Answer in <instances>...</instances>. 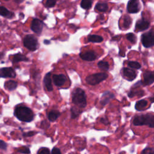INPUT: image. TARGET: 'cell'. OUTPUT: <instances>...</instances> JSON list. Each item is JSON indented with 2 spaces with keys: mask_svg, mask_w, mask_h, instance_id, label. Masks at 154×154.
Here are the masks:
<instances>
[{
  "mask_svg": "<svg viewBox=\"0 0 154 154\" xmlns=\"http://www.w3.org/2000/svg\"><path fill=\"white\" fill-rule=\"evenodd\" d=\"M14 116L20 121L25 122H31L34 119V113L32 110L26 106H18L14 112Z\"/></svg>",
  "mask_w": 154,
  "mask_h": 154,
  "instance_id": "1",
  "label": "cell"
},
{
  "mask_svg": "<svg viewBox=\"0 0 154 154\" xmlns=\"http://www.w3.org/2000/svg\"><path fill=\"white\" fill-rule=\"evenodd\" d=\"M133 124L135 126L147 125L150 128H154V115L147 113L137 116L134 119Z\"/></svg>",
  "mask_w": 154,
  "mask_h": 154,
  "instance_id": "2",
  "label": "cell"
},
{
  "mask_svg": "<svg viewBox=\"0 0 154 154\" xmlns=\"http://www.w3.org/2000/svg\"><path fill=\"white\" fill-rule=\"evenodd\" d=\"M72 102L79 108H83L86 106V95L82 89L76 88L74 90L72 94Z\"/></svg>",
  "mask_w": 154,
  "mask_h": 154,
  "instance_id": "3",
  "label": "cell"
},
{
  "mask_svg": "<svg viewBox=\"0 0 154 154\" xmlns=\"http://www.w3.org/2000/svg\"><path fill=\"white\" fill-rule=\"evenodd\" d=\"M108 78L106 73H96L88 75L86 77L85 81L87 83L90 85H96Z\"/></svg>",
  "mask_w": 154,
  "mask_h": 154,
  "instance_id": "4",
  "label": "cell"
},
{
  "mask_svg": "<svg viewBox=\"0 0 154 154\" xmlns=\"http://www.w3.org/2000/svg\"><path fill=\"white\" fill-rule=\"evenodd\" d=\"M23 45L31 51H35L38 48V42L32 35H27L23 39Z\"/></svg>",
  "mask_w": 154,
  "mask_h": 154,
  "instance_id": "5",
  "label": "cell"
},
{
  "mask_svg": "<svg viewBox=\"0 0 154 154\" xmlns=\"http://www.w3.org/2000/svg\"><path fill=\"white\" fill-rule=\"evenodd\" d=\"M141 42L145 48H150L154 46V32L150 31L141 35Z\"/></svg>",
  "mask_w": 154,
  "mask_h": 154,
  "instance_id": "6",
  "label": "cell"
},
{
  "mask_svg": "<svg viewBox=\"0 0 154 154\" xmlns=\"http://www.w3.org/2000/svg\"><path fill=\"white\" fill-rule=\"evenodd\" d=\"M140 5L138 0H129L127 10L129 13H136L140 11Z\"/></svg>",
  "mask_w": 154,
  "mask_h": 154,
  "instance_id": "7",
  "label": "cell"
},
{
  "mask_svg": "<svg viewBox=\"0 0 154 154\" xmlns=\"http://www.w3.org/2000/svg\"><path fill=\"white\" fill-rule=\"evenodd\" d=\"M1 78H15L16 72L11 67H3L0 69Z\"/></svg>",
  "mask_w": 154,
  "mask_h": 154,
  "instance_id": "8",
  "label": "cell"
},
{
  "mask_svg": "<svg viewBox=\"0 0 154 154\" xmlns=\"http://www.w3.org/2000/svg\"><path fill=\"white\" fill-rule=\"evenodd\" d=\"M43 22L37 19H34L32 21L31 28L32 31L34 32L40 34L42 31L43 29Z\"/></svg>",
  "mask_w": 154,
  "mask_h": 154,
  "instance_id": "9",
  "label": "cell"
},
{
  "mask_svg": "<svg viewBox=\"0 0 154 154\" xmlns=\"http://www.w3.org/2000/svg\"><path fill=\"white\" fill-rule=\"evenodd\" d=\"M154 82V71H146L143 73V84L149 85Z\"/></svg>",
  "mask_w": 154,
  "mask_h": 154,
  "instance_id": "10",
  "label": "cell"
},
{
  "mask_svg": "<svg viewBox=\"0 0 154 154\" xmlns=\"http://www.w3.org/2000/svg\"><path fill=\"white\" fill-rule=\"evenodd\" d=\"M123 74L125 78L130 81L134 80L137 77V73L135 71L128 67H124L123 69Z\"/></svg>",
  "mask_w": 154,
  "mask_h": 154,
  "instance_id": "11",
  "label": "cell"
},
{
  "mask_svg": "<svg viewBox=\"0 0 154 154\" xmlns=\"http://www.w3.org/2000/svg\"><path fill=\"white\" fill-rule=\"evenodd\" d=\"M52 79L54 84L58 87L62 86L66 81V77L63 74L54 75Z\"/></svg>",
  "mask_w": 154,
  "mask_h": 154,
  "instance_id": "12",
  "label": "cell"
},
{
  "mask_svg": "<svg viewBox=\"0 0 154 154\" xmlns=\"http://www.w3.org/2000/svg\"><path fill=\"white\" fill-rule=\"evenodd\" d=\"M79 56L82 60L88 61H93L96 58V55L93 51H87L84 52H81L79 54Z\"/></svg>",
  "mask_w": 154,
  "mask_h": 154,
  "instance_id": "13",
  "label": "cell"
},
{
  "mask_svg": "<svg viewBox=\"0 0 154 154\" xmlns=\"http://www.w3.org/2000/svg\"><path fill=\"white\" fill-rule=\"evenodd\" d=\"M149 26V22L144 19H140L138 20L135 25V29L138 31H144L147 29Z\"/></svg>",
  "mask_w": 154,
  "mask_h": 154,
  "instance_id": "14",
  "label": "cell"
},
{
  "mask_svg": "<svg viewBox=\"0 0 154 154\" xmlns=\"http://www.w3.org/2000/svg\"><path fill=\"white\" fill-rule=\"evenodd\" d=\"M44 83L48 91H51L53 90L52 85V81H51V73L49 72L46 74L44 78Z\"/></svg>",
  "mask_w": 154,
  "mask_h": 154,
  "instance_id": "15",
  "label": "cell"
},
{
  "mask_svg": "<svg viewBox=\"0 0 154 154\" xmlns=\"http://www.w3.org/2000/svg\"><path fill=\"white\" fill-rule=\"evenodd\" d=\"M112 97H114L113 93L109 92V91H106L103 93L102 97V99L100 100V103L102 105H105L108 103V102L111 99Z\"/></svg>",
  "mask_w": 154,
  "mask_h": 154,
  "instance_id": "16",
  "label": "cell"
},
{
  "mask_svg": "<svg viewBox=\"0 0 154 154\" xmlns=\"http://www.w3.org/2000/svg\"><path fill=\"white\" fill-rule=\"evenodd\" d=\"M0 15L7 18H11L14 16V14L13 12L8 11L5 7L0 6Z\"/></svg>",
  "mask_w": 154,
  "mask_h": 154,
  "instance_id": "17",
  "label": "cell"
},
{
  "mask_svg": "<svg viewBox=\"0 0 154 154\" xmlns=\"http://www.w3.org/2000/svg\"><path fill=\"white\" fill-rule=\"evenodd\" d=\"M60 115V112L58 111H57V110H52V111H51L48 113V119H49V121L54 122V121H55L58 118Z\"/></svg>",
  "mask_w": 154,
  "mask_h": 154,
  "instance_id": "18",
  "label": "cell"
},
{
  "mask_svg": "<svg viewBox=\"0 0 154 154\" xmlns=\"http://www.w3.org/2000/svg\"><path fill=\"white\" fill-rule=\"evenodd\" d=\"M28 61V58L26 56L20 53L15 54L13 58V63H17L19 61Z\"/></svg>",
  "mask_w": 154,
  "mask_h": 154,
  "instance_id": "19",
  "label": "cell"
},
{
  "mask_svg": "<svg viewBox=\"0 0 154 154\" xmlns=\"http://www.w3.org/2000/svg\"><path fill=\"white\" fill-rule=\"evenodd\" d=\"M17 84L16 81H8L4 84V87L5 88L10 91H13L14 90L16 87H17Z\"/></svg>",
  "mask_w": 154,
  "mask_h": 154,
  "instance_id": "20",
  "label": "cell"
},
{
  "mask_svg": "<svg viewBox=\"0 0 154 154\" xmlns=\"http://www.w3.org/2000/svg\"><path fill=\"white\" fill-rule=\"evenodd\" d=\"M147 105V100L143 99V100H138V102H136L135 108L137 111H141L146 107Z\"/></svg>",
  "mask_w": 154,
  "mask_h": 154,
  "instance_id": "21",
  "label": "cell"
},
{
  "mask_svg": "<svg viewBox=\"0 0 154 154\" xmlns=\"http://www.w3.org/2000/svg\"><path fill=\"white\" fill-rule=\"evenodd\" d=\"M140 96H143L144 95V91L140 89H138L137 88H132V90L128 93V96L129 97H134L137 95H138Z\"/></svg>",
  "mask_w": 154,
  "mask_h": 154,
  "instance_id": "22",
  "label": "cell"
},
{
  "mask_svg": "<svg viewBox=\"0 0 154 154\" xmlns=\"http://www.w3.org/2000/svg\"><path fill=\"white\" fill-rule=\"evenodd\" d=\"M88 40L93 43H100L103 41V38L99 35H90L88 37Z\"/></svg>",
  "mask_w": 154,
  "mask_h": 154,
  "instance_id": "23",
  "label": "cell"
},
{
  "mask_svg": "<svg viewBox=\"0 0 154 154\" xmlns=\"http://www.w3.org/2000/svg\"><path fill=\"white\" fill-rule=\"evenodd\" d=\"M95 8L97 11L103 12V11H106L108 10V6L107 4H106V3L99 2V3L96 4Z\"/></svg>",
  "mask_w": 154,
  "mask_h": 154,
  "instance_id": "24",
  "label": "cell"
},
{
  "mask_svg": "<svg viewBox=\"0 0 154 154\" xmlns=\"http://www.w3.org/2000/svg\"><path fill=\"white\" fill-rule=\"evenodd\" d=\"M132 23V20L131 17L129 16H125L123 17V25L125 28H129L131 26Z\"/></svg>",
  "mask_w": 154,
  "mask_h": 154,
  "instance_id": "25",
  "label": "cell"
},
{
  "mask_svg": "<svg viewBox=\"0 0 154 154\" xmlns=\"http://www.w3.org/2000/svg\"><path fill=\"white\" fill-rule=\"evenodd\" d=\"M92 5V0H82L81 6L82 8L87 10L91 8Z\"/></svg>",
  "mask_w": 154,
  "mask_h": 154,
  "instance_id": "26",
  "label": "cell"
},
{
  "mask_svg": "<svg viewBox=\"0 0 154 154\" xmlns=\"http://www.w3.org/2000/svg\"><path fill=\"white\" fill-rule=\"evenodd\" d=\"M97 66L98 67L102 70H108L109 69V66L108 62L106 61H100L97 63Z\"/></svg>",
  "mask_w": 154,
  "mask_h": 154,
  "instance_id": "27",
  "label": "cell"
},
{
  "mask_svg": "<svg viewBox=\"0 0 154 154\" xmlns=\"http://www.w3.org/2000/svg\"><path fill=\"white\" fill-rule=\"evenodd\" d=\"M128 65L132 68V69H138L141 68V65L139 63L137 62V61H129L128 63Z\"/></svg>",
  "mask_w": 154,
  "mask_h": 154,
  "instance_id": "28",
  "label": "cell"
},
{
  "mask_svg": "<svg viewBox=\"0 0 154 154\" xmlns=\"http://www.w3.org/2000/svg\"><path fill=\"white\" fill-rule=\"evenodd\" d=\"M126 38H127V40H128L129 42H131L132 43H135V42L137 41L136 36L133 33H128L126 35Z\"/></svg>",
  "mask_w": 154,
  "mask_h": 154,
  "instance_id": "29",
  "label": "cell"
},
{
  "mask_svg": "<svg viewBox=\"0 0 154 154\" xmlns=\"http://www.w3.org/2000/svg\"><path fill=\"white\" fill-rule=\"evenodd\" d=\"M71 113H72V118L74 119L76 118V117H78V116L80 114V111L78 109H76V108H73L72 107L71 109Z\"/></svg>",
  "mask_w": 154,
  "mask_h": 154,
  "instance_id": "30",
  "label": "cell"
},
{
  "mask_svg": "<svg viewBox=\"0 0 154 154\" xmlns=\"http://www.w3.org/2000/svg\"><path fill=\"white\" fill-rule=\"evenodd\" d=\"M141 154H154L153 147H146L143 150Z\"/></svg>",
  "mask_w": 154,
  "mask_h": 154,
  "instance_id": "31",
  "label": "cell"
},
{
  "mask_svg": "<svg viewBox=\"0 0 154 154\" xmlns=\"http://www.w3.org/2000/svg\"><path fill=\"white\" fill-rule=\"evenodd\" d=\"M18 152L20 153H25V154H28L30 153V150L29 149L28 147H26V146H23L21 148H20L18 150Z\"/></svg>",
  "mask_w": 154,
  "mask_h": 154,
  "instance_id": "32",
  "label": "cell"
},
{
  "mask_svg": "<svg viewBox=\"0 0 154 154\" xmlns=\"http://www.w3.org/2000/svg\"><path fill=\"white\" fill-rule=\"evenodd\" d=\"M37 154H50V151L47 147H42L38 151Z\"/></svg>",
  "mask_w": 154,
  "mask_h": 154,
  "instance_id": "33",
  "label": "cell"
},
{
  "mask_svg": "<svg viewBox=\"0 0 154 154\" xmlns=\"http://www.w3.org/2000/svg\"><path fill=\"white\" fill-rule=\"evenodd\" d=\"M57 1V0H46V6L48 7H52L55 5Z\"/></svg>",
  "mask_w": 154,
  "mask_h": 154,
  "instance_id": "34",
  "label": "cell"
},
{
  "mask_svg": "<svg viewBox=\"0 0 154 154\" xmlns=\"http://www.w3.org/2000/svg\"><path fill=\"white\" fill-rule=\"evenodd\" d=\"M7 144L2 140H0V149L5 150L7 149Z\"/></svg>",
  "mask_w": 154,
  "mask_h": 154,
  "instance_id": "35",
  "label": "cell"
},
{
  "mask_svg": "<svg viewBox=\"0 0 154 154\" xmlns=\"http://www.w3.org/2000/svg\"><path fill=\"white\" fill-rule=\"evenodd\" d=\"M51 154H61V153L60 150L59 149L56 148V147H54V148L52 150Z\"/></svg>",
  "mask_w": 154,
  "mask_h": 154,
  "instance_id": "36",
  "label": "cell"
},
{
  "mask_svg": "<svg viewBox=\"0 0 154 154\" xmlns=\"http://www.w3.org/2000/svg\"><path fill=\"white\" fill-rule=\"evenodd\" d=\"M49 126V124L46 121H43L41 123L42 128H48Z\"/></svg>",
  "mask_w": 154,
  "mask_h": 154,
  "instance_id": "37",
  "label": "cell"
},
{
  "mask_svg": "<svg viewBox=\"0 0 154 154\" xmlns=\"http://www.w3.org/2000/svg\"><path fill=\"white\" fill-rule=\"evenodd\" d=\"M35 134H36L35 132H34V131H31V132H26V133H25L23 134V136L24 137H31V136H32L34 135Z\"/></svg>",
  "mask_w": 154,
  "mask_h": 154,
  "instance_id": "38",
  "label": "cell"
},
{
  "mask_svg": "<svg viewBox=\"0 0 154 154\" xmlns=\"http://www.w3.org/2000/svg\"><path fill=\"white\" fill-rule=\"evenodd\" d=\"M100 121H101L102 122L104 123L105 124H108V123H109L108 122V120H106V121H105V118H102L101 120H100Z\"/></svg>",
  "mask_w": 154,
  "mask_h": 154,
  "instance_id": "39",
  "label": "cell"
},
{
  "mask_svg": "<svg viewBox=\"0 0 154 154\" xmlns=\"http://www.w3.org/2000/svg\"><path fill=\"white\" fill-rule=\"evenodd\" d=\"M16 2H17V3H18V4H20V3H21V2H22L24 0H14Z\"/></svg>",
  "mask_w": 154,
  "mask_h": 154,
  "instance_id": "40",
  "label": "cell"
},
{
  "mask_svg": "<svg viewBox=\"0 0 154 154\" xmlns=\"http://www.w3.org/2000/svg\"><path fill=\"white\" fill-rule=\"evenodd\" d=\"M44 43H45V44H49V43H50V42L49 41H48V40H44Z\"/></svg>",
  "mask_w": 154,
  "mask_h": 154,
  "instance_id": "41",
  "label": "cell"
},
{
  "mask_svg": "<svg viewBox=\"0 0 154 154\" xmlns=\"http://www.w3.org/2000/svg\"><path fill=\"white\" fill-rule=\"evenodd\" d=\"M150 100L151 101V102H154V97H150Z\"/></svg>",
  "mask_w": 154,
  "mask_h": 154,
  "instance_id": "42",
  "label": "cell"
},
{
  "mask_svg": "<svg viewBox=\"0 0 154 154\" xmlns=\"http://www.w3.org/2000/svg\"><path fill=\"white\" fill-rule=\"evenodd\" d=\"M1 54H0V59H1Z\"/></svg>",
  "mask_w": 154,
  "mask_h": 154,
  "instance_id": "43",
  "label": "cell"
},
{
  "mask_svg": "<svg viewBox=\"0 0 154 154\" xmlns=\"http://www.w3.org/2000/svg\"><path fill=\"white\" fill-rule=\"evenodd\" d=\"M4 1H8V0H4Z\"/></svg>",
  "mask_w": 154,
  "mask_h": 154,
  "instance_id": "44",
  "label": "cell"
}]
</instances>
